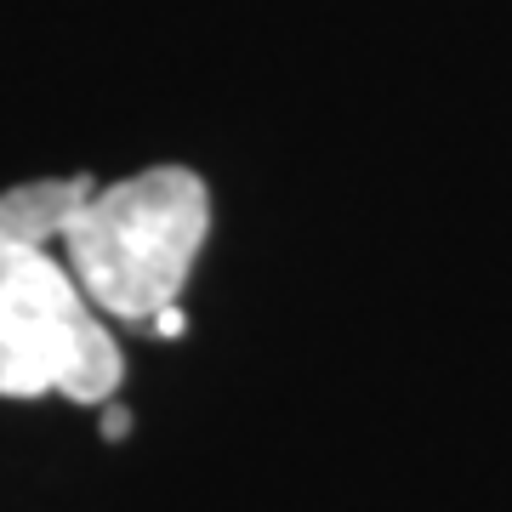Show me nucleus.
I'll use <instances>...</instances> for the list:
<instances>
[{
    "instance_id": "20e7f679",
    "label": "nucleus",
    "mask_w": 512,
    "mask_h": 512,
    "mask_svg": "<svg viewBox=\"0 0 512 512\" xmlns=\"http://www.w3.org/2000/svg\"><path fill=\"white\" fill-rule=\"evenodd\" d=\"M103 433H109V439H126V433H131V416H126V404H120V399L103 404Z\"/></svg>"
},
{
    "instance_id": "39448f33",
    "label": "nucleus",
    "mask_w": 512,
    "mask_h": 512,
    "mask_svg": "<svg viewBox=\"0 0 512 512\" xmlns=\"http://www.w3.org/2000/svg\"><path fill=\"white\" fill-rule=\"evenodd\" d=\"M183 325H188V319H183V308H165V313H160V319H154L148 330H154V336H183Z\"/></svg>"
},
{
    "instance_id": "7ed1b4c3",
    "label": "nucleus",
    "mask_w": 512,
    "mask_h": 512,
    "mask_svg": "<svg viewBox=\"0 0 512 512\" xmlns=\"http://www.w3.org/2000/svg\"><path fill=\"white\" fill-rule=\"evenodd\" d=\"M92 177H35L0 194V239L18 245H63L69 222L80 217V205L92 200Z\"/></svg>"
},
{
    "instance_id": "f257e3e1",
    "label": "nucleus",
    "mask_w": 512,
    "mask_h": 512,
    "mask_svg": "<svg viewBox=\"0 0 512 512\" xmlns=\"http://www.w3.org/2000/svg\"><path fill=\"white\" fill-rule=\"evenodd\" d=\"M211 239V188L188 165H148L92 188L63 234V262L103 319L154 325L183 308V291Z\"/></svg>"
},
{
    "instance_id": "f03ea898",
    "label": "nucleus",
    "mask_w": 512,
    "mask_h": 512,
    "mask_svg": "<svg viewBox=\"0 0 512 512\" xmlns=\"http://www.w3.org/2000/svg\"><path fill=\"white\" fill-rule=\"evenodd\" d=\"M126 387V353L46 245L0 239V399L103 404Z\"/></svg>"
}]
</instances>
